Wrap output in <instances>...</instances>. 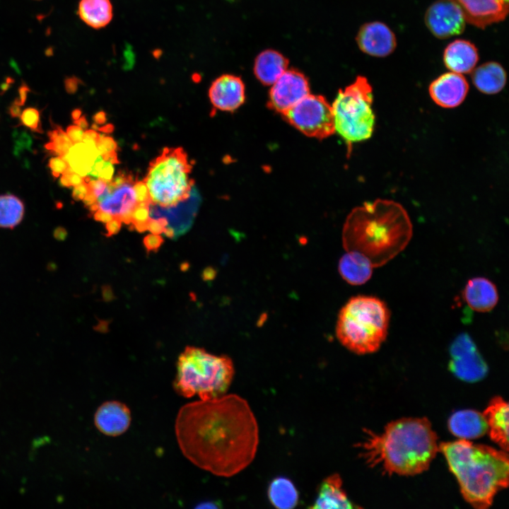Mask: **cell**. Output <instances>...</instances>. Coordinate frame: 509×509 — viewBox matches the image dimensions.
Masks as SVG:
<instances>
[{
    "mask_svg": "<svg viewBox=\"0 0 509 509\" xmlns=\"http://www.w3.org/2000/svg\"><path fill=\"white\" fill-rule=\"evenodd\" d=\"M175 430L187 460L224 477L245 469L254 460L259 443L253 411L236 394L185 404L177 415Z\"/></svg>",
    "mask_w": 509,
    "mask_h": 509,
    "instance_id": "obj_1",
    "label": "cell"
},
{
    "mask_svg": "<svg viewBox=\"0 0 509 509\" xmlns=\"http://www.w3.org/2000/svg\"><path fill=\"white\" fill-rule=\"evenodd\" d=\"M357 446L369 466L402 476L423 472L439 451L436 433L426 418L394 421L379 434L365 430Z\"/></svg>",
    "mask_w": 509,
    "mask_h": 509,
    "instance_id": "obj_2",
    "label": "cell"
},
{
    "mask_svg": "<svg viewBox=\"0 0 509 509\" xmlns=\"http://www.w3.org/2000/svg\"><path fill=\"white\" fill-rule=\"evenodd\" d=\"M413 226L402 205L378 199L353 209L342 231L346 251H357L374 268L384 266L402 252L410 242Z\"/></svg>",
    "mask_w": 509,
    "mask_h": 509,
    "instance_id": "obj_3",
    "label": "cell"
},
{
    "mask_svg": "<svg viewBox=\"0 0 509 509\" xmlns=\"http://www.w3.org/2000/svg\"><path fill=\"white\" fill-rule=\"evenodd\" d=\"M439 451L456 477L464 500L476 509L488 508L508 485V452L467 440L443 443Z\"/></svg>",
    "mask_w": 509,
    "mask_h": 509,
    "instance_id": "obj_4",
    "label": "cell"
},
{
    "mask_svg": "<svg viewBox=\"0 0 509 509\" xmlns=\"http://www.w3.org/2000/svg\"><path fill=\"white\" fill-rule=\"evenodd\" d=\"M390 319V311L383 300L370 296H354L339 311L336 335L349 351L372 353L385 341Z\"/></svg>",
    "mask_w": 509,
    "mask_h": 509,
    "instance_id": "obj_5",
    "label": "cell"
},
{
    "mask_svg": "<svg viewBox=\"0 0 509 509\" xmlns=\"http://www.w3.org/2000/svg\"><path fill=\"white\" fill-rule=\"evenodd\" d=\"M233 375L234 366L229 357L187 346L178 358L173 387L184 397L197 395L200 400H209L224 395Z\"/></svg>",
    "mask_w": 509,
    "mask_h": 509,
    "instance_id": "obj_6",
    "label": "cell"
},
{
    "mask_svg": "<svg viewBox=\"0 0 509 509\" xmlns=\"http://www.w3.org/2000/svg\"><path fill=\"white\" fill-rule=\"evenodd\" d=\"M373 102L372 86L363 76H357L337 94L332 105L334 131L345 141L348 153L353 144L368 140L373 134L375 115Z\"/></svg>",
    "mask_w": 509,
    "mask_h": 509,
    "instance_id": "obj_7",
    "label": "cell"
},
{
    "mask_svg": "<svg viewBox=\"0 0 509 509\" xmlns=\"http://www.w3.org/2000/svg\"><path fill=\"white\" fill-rule=\"evenodd\" d=\"M192 168L182 148H165L151 162L143 180L148 189L151 204L168 207L189 198L194 186L189 177Z\"/></svg>",
    "mask_w": 509,
    "mask_h": 509,
    "instance_id": "obj_8",
    "label": "cell"
},
{
    "mask_svg": "<svg viewBox=\"0 0 509 509\" xmlns=\"http://www.w3.org/2000/svg\"><path fill=\"white\" fill-rule=\"evenodd\" d=\"M282 116L309 137L323 139L335 133L332 105L322 95L308 94Z\"/></svg>",
    "mask_w": 509,
    "mask_h": 509,
    "instance_id": "obj_9",
    "label": "cell"
},
{
    "mask_svg": "<svg viewBox=\"0 0 509 509\" xmlns=\"http://www.w3.org/2000/svg\"><path fill=\"white\" fill-rule=\"evenodd\" d=\"M449 368L459 379L467 382H476L488 373V366L469 334L462 333L452 341L450 347Z\"/></svg>",
    "mask_w": 509,
    "mask_h": 509,
    "instance_id": "obj_10",
    "label": "cell"
},
{
    "mask_svg": "<svg viewBox=\"0 0 509 509\" xmlns=\"http://www.w3.org/2000/svg\"><path fill=\"white\" fill-rule=\"evenodd\" d=\"M271 86L267 106L281 115L310 94L307 77L296 69H287Z\"/></svg>",
    "mask_w": 509,
    "mask_h": 509,
    "instance_id": "obj_11",
    "label": "cell"
},
{
    "mask_svg": "<svg viewBox=\"0 0 509 509\" xmlns=\"http://www.w3.org/2000/svg\"><path fill=\"white\" fill-rule=\"evenodd\" d=\"M425 23L431 33L439 39L461 34L466 25L461 9L451 0L433 3L425 13Z\"/></svg>",
    "mask_w": 509,
    "mask_h": 509,
    "instance_id": "obj_12",
    "label": "cell"
},
{
    "mask_svg": "<svg viewBox=\"0 0 509 509\" xmlns=\"http://www.w3.org/2000/svg\"><path fill=\"white\" fill-rule=\"evenodd\" d=\"M356 42L363 52L376 57L390 55L397 47L394 33L378 21L363 24L358 32Z\"/></svg>",
    "mask_w": 509,
    "mask_h": 509,
    "instance_id": "obj_13",
    "label": "cell"
},
{
    "mask_svg": "<svg viewBox=\"0 0 509 509\" xmlns=\"http://www.w3.org/2000/svg\"><path fill=\"white\" fill-rule=\"evenodd\" d=\"M468 90L469 84L464 76L452 71L438 76L428 88L431 99L444 108H454L461 105Z\"/></svg>",
    "mask_w": 509,
    "mask_h": 509,
    "instance_id": "obj_14",
    "label": "cell"
},
{
    "mask_svg": "<svg viewBox=\"0 0 509 509\" xmlns=\"http://www.w3.org/2000/svg\"><path fill=\"white\" fill-rule=\"evenodd\" d=\"M209 97L215 108L233 112L244 103L245 86L240 77L223 74L212 82Z\"/></svg>",
    "mask_w": 509,
    "mask_h": 509,
    "instance_id": "obj_15",
    "label": "cell"
},
{
    "mask_svg": "<svg viewBox=\"0 0 509 509\" xmlns=\"http://www.w3.org/2000/svg\"><path fill=\"white\" fill-rule=\"evenodd\" d=\"M461 9L466 23L479 28L501 21L508 12V5L501 0H451Z\"/></svg>",
    "mask_w": 509,
    "mask_h": 509,
    "instance_id": "obj_16",
    "label": "cell"
},
{
    "mask_svg": "<svg viewBox=\"0 0 509 509\" xmlns=\"http://www.w3.org/2000/svg\"><path fill=\"white\" fill-rule=\"evenodd\" d=\"M200 201L201 197L196 187L193 186L190 196L187 199L168 207L152 204L151 207L149 206V215L153 218L161 216L166 218L168 226L174 228L176 235H180L192 225Z\"/></svg>",
    "mask_w": 509,
    "mask_h": 509,
    "instance_id": "obj_17",
    "label": "cell"
},
{
    "mask_svg": "<svg viewBox=\"0 0 509 509\" xmlns=\"http://www.w3.org/2000/svg\"><path fill=\"white\" fill-rule=\"evenodd\" d=\"M128 406L118 401L102 404L94 416V423L99 431L105 435L118 436L127 431L131 423Z\"/></svg>",
    "mask_w": 509,
    "mask_h": 509,
    "instance_id": "obj_18",
    "label": "cell"
},
{
    "mask_svg": "<svg viewBox=\"0 0 509 509\" xmlns=\"http://www.w3.org/2000/svg\"><path fill=\"white\" fill-rule=\"evenodd\" d=\"M134 181H128L98 199L99 209L106 211L122 222L131 224L132 211L137 204L133 189Z\"/></svg>",
    "mask_w": 509,
    "mask_h": 509,
    "instance_id": "obj_19",
    "label": "cell"
},
{
    "mask_svg": "<svg viewBox=\"0 0 509 509\" xmlns=\"http://www.w3.org/2000/svg\"><path fill=\"white\" fill-rule=\"evenodd\" d=\"M491 439L503 450H508V404L501 397H493L482 413Z\"/></svg>",
    "mask_w": 509,
    "mask_h": 509,
    "instance_id": "obj_20",
    "label": "cell"
},
{
    "mask_svg": "<svg viewBox=\"0 0 509 509\" xmlns=\"http://www.w3.org/2000/svg\"><path fill=\"white\" fill-rule=\"evenodd\" d=\"M463 296L469 307L479 312L492 310L498 301L496 286L484 277H475L469 280L464 287Z\"/></svg>",
    "mask_w": 509,
    "mask_h": 509,
    "instance_id": "obj_21",
    "label": "cell"
},
{
    "mask_svg": "<svg viewBox=\"0 0 509 509\" xmlns=\"http://www.w3.org/2000/svg\"><path fill=\"white\" fill-rule=\"evenodd\" d=\"M311 508L315 509H351L357 508L347 496L343 488L342 480L337 474L327 476L321 483L316 499Z\"/></svg>",
    "mask_w": 509,
    "mask_h": 509,
    "instance_id": "obj_22",
    "label": "cell"
},
{
    "mask_svg": "<svg viewBox=\"0 0 509 509\" xmlns=\"http://www.w3.org/2000/svg\"><path fill=\"white\" fill-rule=\"evenodd\" d=\"M479 59L476 47L464 40H457L445 49L443 62L450 71L457 74H469L474 69Z\"/></svg>",
    "mask_w": 509,
    "mask_h": 509,
    "instance_id": "obj_23",
    "label": "cell"
},
{
    "mask_svg": "<svg viewBox=\"0 0 509 509\" xmlns=\"http://www.w3.org/2000/svg\"><path fill=\"white\" fill-rule=\"evenodd\" d=\"M450 431L460 439H474L483 436L488 426L483 414L467 409L455 412L448 420Z\"/></svg>",
    "mask_w": 509,
    "mask_h": 509,
    "instance_id": "obj_24",
    "label": "cell"
},
{
    "mask_svg": "<svg viewBox=\"0 0 509 509\" xmlns=\"http://www.w3.org/2000/svg\"><path fill=\"white\" fill-rule=\"evenodd\" d=\"M339 272L343 279L354 286L366 283L372 276L374 269L370 261L357 251H346L339 259Z\"/></svg>",
    "mask_w": 509,
    "mask_h": 509,
    "instance_id": "obj_25",
    "label": "cell"
},
{
    "mask_svg": "<svg viewBox=\"0 0 509 509\" xmlns=\"http://www.w3.org/2000/svg\"><path fill=\"white\" fill-rule=\"evenodd\" d=\"M288 59L274 49L260 52L255 59L254 74L264 86H271L287 69Z\"/></svg>",
    "mask_w": 509,
    "mask_h": 509,
    "instance_id": "obj_26",
    "label": "cell"
},
{
    "mask_svg": "<svg viewBox=\"0 0 509 509\" xmlns=\"http://www.w3.org/2000/svg\"><path fill=\"white\" fill-rule=\"evenodd\" d=\"M471 73L474 86L484 94H496L505 86L506 72L499 63H484L474 69Z\"/></svg>",
    "mask_w": 509,
    "mask_h": 509,
    "instance_id": "obj_27",
    "label": "cell"
},
{
    "mask_svg": "<svg viewBox=\"0 0 509 509\" xmlns=\"http://www.w3.org/2000/svg\"><path fill=\"white\" fill-rule=\"evenodd\" d=\"M78 14L89 27L100 29L112 21L113 7L110 0H80Z\"/></svg>",
    "mask_w": 509,
    "mask_h": 509,
    "instance_id": "obj_28",
    "label": "cell"
},
{
    "mask_svg": "<svg viewBox=\"0 0 509 509\" xmlns=\"http://www.w3.org/2000/svg\"><path fill=\"white\" fill-rule=\"evenodd\" d=\"M99 155L95 144L80 142L74 144L69 151L61 157L68 162L74 172L85 177L91 171Z\"/></svg>",
    "mask_w": 509,
    "mask_h": 509,
    "instance_id": "obj_29",
    "label": "cell"
},
{
    "mask_svg": "<svg viewBox=\"0 0 509 509\" xmlns=\"http://www.w3.org/2000/svg\"><path fill=\"white\" fill-rule=\"evenodd\" d=\"M267 495L270 503L279 509L293 508L299 502V493L294 484L283 476L276 477L271 481Z\"/></svg>",
    "mask_w": 509,
    "mask_h": 509,
    "instance_id": "obj_30",
    "label": "cell"
},
{
    "mask_svg": "<svg viewBox=\"0 0 509 509\" xmlns=\"http://www.w3.org/2000/svg\"><path fill=\"white\" fill-rule=\"evenodd\" d=\"M24 212V204L18 197L13 194L0 195V228H15L22 221Z\"/></svg>",
    "mask_w": 509,
    "mask_h": 509,
    "instance_id": "obj_31",
    "label": "cell"
},
{
    "mask_svg": "<svg viewBox=\"0 0 509 509\" xmlns=\"http://www.w3.org/2000/svg\"><path fill=\"white\" fill-rule=\"evenodd\" d=\"M49 141L45 144L47 151L59 156L66 154L74 145L66 133L59 126L47 133Z\"/></svg>",
    "mask_w": 509,
    "mask_h": 509,
    "instance_id": "obj_32",
    "label": "cell"
},
{
    "mask_svg": "<svg viewBox=\"0 0 509 509\" xmlns=\"http://www.w3.org/2000/svg\"><path fill=\"white\" fill-rule=\"evenodd\" d=\"M150 204L149 202L137 203L132 211L131 224L139 232L147 230Z\"/></svg>",
    "mask_w": 509,
    "mask_h": 509,
    "instance_id": "obj_33",
    "label": "cell"
},
{
    "mask_svg": "<svg viewBox=\"0 0 509 509\" xmlns=\"http://www.w3.org/2000/svg\"><path fill=\"white\" fill-rule=\"evenodd\" d=\"M21 124L36 133H43L41 124L40 112L35 107L24 109L20 116Z\"/></svg>",
    "mask_w": 509,
    "mask_h": 509,
    "instance_id": "obj_34",
    "label": "cell"
},
{
    "mask_svg": "<svg viewBox=\"0 0 509 509\" xmlns=\"http://www.w3.org/2000/svg\"><path fill=\"white\" fill-rule=\"evenodd\" d=\"M47 166L51 170L52 175L55 179L65 172L69 168L68 162L59 156L51 158L48 161Z\"/></svg>",
    "mask_w": 509,
    "mask_h": 509,
    "instance_id": "obj_35",
    "label": "cell"
},
{
    "mask_svg": "<svg viewBox=\"0 0 509 509\" xmlns=\"http://www.w3.org/2000/svg\"><path fill=\"white\" fill-rule=\"evenodd\" d=\"M84 182V177L74 172L69 167L68 170L61 175L59 184L62 187H75Z\"/></svg>",
    "mask_w": 509,
    "mask_h": 509,
    "instance_id": "obj_36",
    "label": "cell"
},
{
    "mask_svg": "<svg viewBox=\"0 0 509 509\" xmlns=\"http://www.w3.org/2000/svg\"><path fill=\"white\" fill-rule=\"evenodd\" d=\"M95 146L100 155L116 151L117 148V144L112 137L101 134L99 140L95 144Z\"/></svg>",
    "mask_w": 509,
    "mask_h": 509,
    "instance_id": "obj_37",
    "label": "cell"
},
{
    "mask_svg": "<svg viewBox=\"0 0 509 509\" xmlns=\"http://www.w3.org/2000/svg\"><path fill=\"white\" fill-rule=\"evenodd\" d=\"M133 189L137 203L149 202L151 204L148 189L144 181H136L134 182Z\"/></svg>",
    "mask_w": 509,
    "mask_h": 509,
    "instance_id": "obj_38",
    "label": "cell"
},
{
    "mask_svg": "<svg viewBox=\"0 0 509 509\" xmlns=\"http://www.w3.org/2000/svg\"><path fill=\"white\" fill-rule=\"evenodd\" d=\"M168 225V220L165 217H158L156 218H151L147 225V230L153 234L160 235L163 233L165 228Z\"/></svg>",
    "mask_w": 509,
    "mask_h": 509,
    "instance_id": "obj_39",
    "label": "cell"
},
{
    "mask_svg": "<svg viewBox=\"0 0 509 509\" xmlns=\"http://www.w3.org/2000/svg\"><path fill=\"white\" fill-rule=\"evenodd\" d=\"M88 183L89 191L97 197L101 198L107 192V183L101 179L90 180Z\"/></svg>",
    "mask_w": 509,
    "mask_h": 509,
    "instance_id": "obj_40",
    "label": "cell"
},
{
    "mask_svg": "<svg viewBox=\"0 0 509 509\" xmlns=\"http://www.w3.org/2000/svg\"><path fill=\"white\" fill-rule=\"evenodd\" d=\"M144 245L148 252L156 251L163 242V238L160 235L149 234L144 238Z\"/></svg>",
    "mask_w": 509,
    "mask_h": 509,
    "instance_id": "obj_41",
    "label": "cell"
},
{
    "mask_svg": "<svg viewBox=\"0 0 509 509\" xmlns=\"http://www.w3.org/2000/svg\"><path fill=\"white\" fill-rule=\"evenodd\" d=\"M83 129L77 125H69L66 130V133L72 143L77 144L82 142Z\"/></svg>",
    "mask_w": 509,
    "mask_h": 509,
    "instance_id": "obj_42",
    "label": "cell"
},
{
    "mask_svg": "<svg viewBox=\"0 0 509 509\" xmlns=\"http://www.w3.org/2000/svg\"><path fill=\"white\" fill-rule=\"evenodd\" d=\"M114 172L113 164L105 160L104 165L101 170L98 172V178L104 180L107 183L110 182L112 179Z\"/></svg>",
    "mask_w": 509,
    "mask_h": 509,
    "instance_id": "obj_43",
    "label": "cell"
},
{
    "mask_svg": "<svg viewBox=\"0 0 509 509\" xmlns=\"http://www.w3.org/2000/svg\"><path fill=\"white\" fill-rule=\"evenodd\" d=\"M89 192L88 183L85 181L74 187L71 194L72 198L76 201L82 200Z\"/></svg>",
    "mask_w": 509,
    "mask_h": 509,
    "instance_id": "obj_44",
    "label": "cell"
},
{
    "mask_svg": "<svg viewBox=\"0 0 509 509\" xmlns=\"http://www.w3.org/2000/svg\"><path fill=\"white\" fill-rule=\"evenodd\" d=\"M122 221L117 217H114L110 221L106 223L105 229L107 231V236L110 237L117 234L122 226Z\"/></svg>",
    "mask_w": 509,
    "mask_h": 509,
    "instance_id": "obj_45",
    "label": "cell"
},
{
    "mask_svg": "<svg viewBox=\"0 0 509 509\" xmlns=\"http://www.w3.org/2000/svg\"><path fill=\"white\" fill-rule=\"evenodd\" d=\"M100 136V134H98L95 130L90 129H86L83 132V142L87 143L90 142L93 144H96L97 141L99 140Z\"/></svg>",
    "mask_w": 509,
    "mask_h": 509,
    "instance_id": "obj_46",
    "label": "cell"
},
{
    "mask_svg": "<svg viewBox=\"0 0 509 509\" xmlns=\"http://www.w3.org/2000/svg\"><path fill=\"white\" fill-rule=\"evenodd\" d=\"M79 81L75 77L68 78L65 80V88L67 93H74L78 87Z\"/></svg>",
    "mask_w": 509,
    "mask_h": 509,
    "instance_id": "obj_47",
    "label": "cell"
},
{
    "mask_svg": "<svg viewBox=\"0 0 509 509\" xmlns=\"http://www.w3.org/2000/svg\"><path fill=\"white\" fill-rule=\"evenodd\" d=\"M93 217L95 220L105 223L114 218L109 213L99 209L93 213Z\"/></svg>",
    "mask_w": 509,
    "mask_h": 509,
    "instance_id": "obj_48",
    "label": "cell"
},
{
    "mask_svg": "<svg viewBox=\"0 0 509 509\" xmlns=\"http://www.w3.org/2000/svg\"><path fill=\"white\" fill-rule=\"evenodd\" d=\"M28 91L29 88L26 85L21 86L18 90L19 97L16 98L13 102L20 106H23L26 100Z\"/></svg>",
    "mask_w": 509,
    "mask_h": 509,
    "instance_id": "obj_49",
    "label": "cell"
},
{
    "mask_svg": "<svg viewBox=\"0 0 509 509\" xmlns=\"http://www.w3.org/2000/svg\"><path fill=\"white\" fill-rule=\"evenodd\" d=\"M21 106L18 105L15 102L8 107V113L13 118L20 117L22 112Z\"/></svg>",
    "mask_w": 509,
    "mask_h": 509,
    "instance_id": "obj_50",
    "label": "cell"
},
{
    "mask_svg": "<svg viewBox=\"0 0 509 509\" xmlns=\"http://www.w3.org/2000/svg\"><path fill=\"white\" fill-rule=\"evenodd\" d=\"M82 201H83L85 206L88 209L95 204L98 203L97 197L90 191L88 192Z\"/></svg>",
    "mask_w": 509,
    "mask_h": 509,
    "instance_id": "obj_51",
    "label": "cell"
},
{
    "mask_svg": "<svg viewBox=\"0 0 509 509\" xmlns=\"http://www.w3.org/2000/svg\"><path fill=\"white\" fill-rule=\"evenodd\" d=\"M93 120L98 125H103L107 120L106 114L103 111H99L93 116Z\"/></svg>",
    "mask_w": 509,
    "mask_h": 509,
    "instance_id": "obj_52",
    "label": "cell"
},
{
    "mask_svg": "<svg viewBox=\"0 0 509 509\" xmlns=\"http://www.w3.org/2000/svg\"><path fill=\"white\" fill-rule=\"evenodd\" d=\"M74 123L83 130L86 129L88 127V122L85 116H81L78 119L74 120Z\"/></svg>",
    "mask_w": 509,
    "mask_h": 509,
    "instance_id": "obj_53",
    "label": "cell"
},
{
    "mask_svg": "<svg viewBox=\"0 0 509 509\" xmlns=\"http://www.w3.org/2000/svg\"><path fill=\"white\" fill-rule=\"evenodd\" d=\"M214 276V270L210 267L204 269L203 271L202 277L204 280H211Z\"/></svg>",
    "mask_w": 509,
    "mask_h": 509,
    "instance_id": "obj_54",
    "label": "cell"
},
{
    "mask_svg": "<svg viewBox=\"0 0 509 509\" xmlns=\"http://www.w3.org/2000/svg\"><path fill=\"white\" fill-rule=\"evenodd\" d=\"M163 233L168 238H175L176 236L175 230L170 226L165 228Z\"/></svg>",
    "mask_w": 509,
    "mask_h": 509,
    "instance_id": "obj_55",
    "label": "cell"
},
{
    "mask_svg": "<svg viewBox=\"0 0 509 509\" xmlns=\"http://www.w3.org/2000/svg\"><path fill=\"white\" fill-rule=\"evenodd\" d=\"M114 127L111 124H105L102 127H98V130L104 132V133H111L113 131Z\"/></svg>",
    "mask_w": 509,
    "mask_h": 509,
    "instance_id": "obj_56",
    "label": "cell"
},
{
    "mask_svg": "<svg viewBox=\"0 0 509 509\" xmlns=\"http://www.w3.org/2000/svg\"><path fill=\"white\" fill-rule=\"evenodd\" d=\"M82 111L79 108L74 109L71 114V118L74 120L78 119L81 115Z\"/></svg>",
    "mask_w": 509,
    "mask_h": 509,
    "instance_id": "obj_57",
    "label": "cell"
},
{
    "mask_svg": "<svg viewBox=\"0 0 509 509\" xmlns=\"http://www.w3.org/2000/svg\"><path fill=\"white\" fill-rule=\"evenodd\" d=\"M105 298L110 300L112 298V292L110 288H106L103 291Z\"/></svg>",
    "mask_w": 509,
    "mask_h": 509,
    "instance_id": "obj_58",
    "label": "cell"
},
{
    "mask_svg": "<svg viewBox=\"0 0 509 509\" xmlns=\"http://www.w3.org/2000/svg\"><path fill=\"white\" fill-rule=\"evenodd\" d=\"M505 4L508 5V0H501Z\"/></svg>",
    "mask_w": 509,
    "mask_h": 509,
    "instance_id": "obj_59",
    "label": "cell"
}]
</instances>
